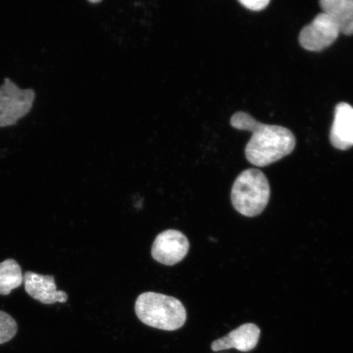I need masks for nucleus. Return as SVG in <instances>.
<instances>
[{"label": "nucleus", "mask_w": 353, "mask_h": 353, "mask_svg": "<svg viewBox=\"0 0 353 353\" xmlns=\"http://www.w3.org/2000/svg\"><path fill=\"white\" fill-rule=\"evenodd\" d=\"M339 30L330 17L324 12L317 15L312 23L299 34V43L308 51L319 52L328 48L339 37Z\"/></svg>", "instance_id": "6"}, {"label": "nucleus", "mask_w": 353, "mask_h": 353, "mask_svg": "<svg viewBox=\"0 0 353 353\" xmlns=\"http://www.w3.org/2000/svg\"><path fill=\"white\" fill-rule=\"evenodd\" d=\"M34 100L32 90H21L6 78L0 86V127L14 125L28 114Z\"/></svg>", "instance_id": "4"}, {"label": "nucleus", "mask_w": 353, "mask_h": 353, "mask_svg": "<svg viewBox=\"0 0 353 353\" xmlns=\"http://www.w3.org/2000/svg\"><path fill=\"white\" fill-rule=\"evenodd\" d=\"M23 283L20 265L15 260L7 259L0 263V294L8 295Z\"/></svg>", "instance_id": "11"}, {"label": "nucleus", "mask_w": 353, "mask_h": 353, "mask_svg": "<svg viewBox=\"0 0 353 353\" xmlns=\"http://www.w3.org/2000/svg\"><path fill=\"white\" fill-rule=\"evenodd\" d=\"M231 125L235 129L252 132L245 156L255 166L265 167L281 160L292 152L296 144L292 132L286 128L264 125L244 112L233 114Z\"/></svg>", "instance_id": "1"}, {"label": "nucleus", "mask_w": 353, "mask_h": 353, "mask_svg": "<svg viewBox=\"0 0 353 353\" xmlns=\"http://www.w3.org/2000/svg\"><path fill=\"white\" fill-rule=\"evenodd\" d=\"M320 6L337 26L339 32L353 34V0H322Z\"/></svg>", "instance_id": "10"}, {"label": "nucleus", "mask_w": 353, "mask_h": 353, "mask_svg": "<svg viewBox=\"0 0 353 353\" xmlns=\"http://www.w3.org/2000/svg\"><path fill=\"white\" fill-rule=\"evenodd\" d=\"M190 243L183 233L170 229L156 237L152 247V258L158 263L174 266L186 257Z\"/></svg>", "instance_id": "5"}, {"label": "nucleus", "mask_w": 353, "mask_h": 353, "mask_svg": "<svg viewBox=\"0 0 353 353\" xmlns=\"http://www.w3.org/2000/svg\"><path fill=\"white\" fill-rule=\"evenodd\" d=\"M135 312L145 325L166 331L182 328L187 321L186 308L179 299L154 292L139 295Z\"/></svg>", "instance_id": "2"}, {"label": "nucleus", "mask_w": 353, "mask_h": 353, "mask_svg": "<svg viewBox=\"0 0 353 353\" xmlns=\"http://www.w3.org/2000/svg\"><path fill=\"white\" fill-rule=\"evenodd\" d=\"M90 3H100L101 1H90Z\"/></svg>", "instance_id": "14"}, {"label": "nucleus", "mask_w": 353, "mask_h": 353, "mask_svg": "<svg viewBox=\"0 0 353 353\" xmlns=\"http://www.w3.org/2000/svg\"><path fill=\"white\" fill-rule=\"evenodd\" d=\"M330 140L333 147L339 150L353 147V108L350 104L341 103L335 108Z\"/></svg>", "instance_id": "9"}, {"label": "nucleus", "mask_w": 353, "mask_h": 353, "mask_svg": "<svg viewBox=\"0 0 353 353\" xmlns=\"http://www.w3.org/2000/svg\"><path fill=\"white\" fill-rule=\"evenodd\" d=\"M19 326L12 317L7 312L0 311V344L12 341L17 333Z\"/></svg>", "instance_id": "12"}, {"label": "nucleus", "mask_w": 353, "mask_h": 353, "mask_svg": "<svg viewBox=\"0 0 353 353\" xmlns=\"http://www.w3.org/2000/svg\"><path fill=\"white\" fill-rule=\"evenodd\" d=\"M267 176L257 169H249L237 176L232 189L234 208L245 217H255L266 208L270 199Z\"/></svg>", "instance_id": "3"}, {"label": "nucleus", "mask_w": 353, "mask_h": 353, "mask_svg": "<svg viewBox=\"0 0 353 353\" xmlns=\"http://www.w3.org/2000/svg\"><path fill=\"white\" fill-rule=\"evenodd\" d=\"M25 290L30 297L43 304L64 303L68 295L64 291L57 290L54 277L26 272L23 275Z\"/></svg>", "instance_id": "7"}, {"label": "nucleus", "mask_w": 353, "mask_h": 353, "mask_svg": "<svg viewBox=\"0 0 353 353\" xmlns=\"http://www.w3.org/2000/svg\"><path fill=\"white\" fill-rule=\"evenodd\" d=\"M243 6L252 11H261L266 8L270 1L269 0H240Z\"/></svg>", "instance_id": "13"}, {"label": "nucleus", "mask_w": 353, "mask_h": 353, "mask_svg": "<svg viewBox=\"0 0 353 353\" xmlns=\"http://www.w3.org/2000/svg\"><path fill=\"white\" fill-rule=\"evenodd\" d=\"M261 331L252 323H247L232 331L226 336L220 338L211 344V350L214 352L235 350L248 352L254 350L259 341Z\"/></svg>", "instance_id": "8"}]
</instances>
